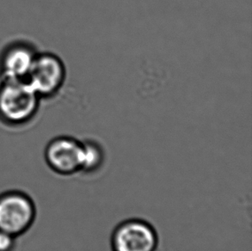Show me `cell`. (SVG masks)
Segmentation results:
<instances>
[{
    "label": "cell",
    "mask_w": 252,
    "mask_h": 251,
    "mask_svg": "<svg viewBox=\"0 0 252 251\" xmlns=\"http://www.w3.org/2000/svg\"><path fill=\"white\" fill-rule=\"evenodd\" d=\"M43 102L26 81H0V124L23 129L37 118Z\"/></svg>",
    "instance_id": "1"
},
{
    "label": "cell",
    "mask_w": 252,
    "mask_h": 251,
    "mask_svg": "<svg viewBox=\"0 0 252 251\" xmlns=\"http://www.w3.org/2000/svg\"><path fill=\"white\" fill-rule=\"evenodd\" d=\"M67 77L65 62L50 51H40L28 75L27 82L42 100H52L62 92Z\"/></svg>",
    "instance_id": "2"
},
{
    "label": "cell",
    "mask_w": 252,
    "mask_h": 251,
    "mask_svg": "<svg viewBox=\"0 0 252 251\" xmlns=\"http://www.w3.org/2000/svg\"><path fill=\"white\" fill-rule=\"evenodd\" d=\"M36 219V207L30 194L21 190L0 193V231L16 238L27 233Z\"/></svg>",
    "instance_id": "3"
},
{
    "label": "cell",
    "mask_w": 252,
    "mask_h": 251,
    "mask_svg": "<svg viewBox=\"0 0 252 251\" xmlns=\"http://www.w3.org/2000/svg\"><path fill=\"white\" fill-rule=\"evenodd\" d=\"M158 245L156 228L140 218L121 221L110 236L111 251H157Z\"/></svg>",
    "instance_id": "4"
},
{
    "label": "cell",
    "mask_w": 252,
    "mask_h": 251,
    "mask_svg": "<svg viewBox=\"0 0 252 251\" xmlns=\"http://www.w3.org/2000/svg\"><path fill=\"white\" fill-rule=\"evenodd\" d=\"M40 51L34 41L26 38L7 41L0 49V81H26Z\"/></svg>",
    "instance_id": "5"
},
{
    "label": "cell",
    "mask_w": 252,
    "mask_h": 251,
    "mask_svg": "<svg viewBox=\"0 0 252 251\" xmlns=\"http://www.w3.org/2000/svg\"><path fill=\"white\" fill-rule=\"evenodd\" d=\"M44 159L48 168L59 176L72 177L81 173L83 141L72 136H56L46 145Z\"/></svg>",
    "instance_id": "6"
},
{
    "label": "cell",
    "mask_w": 252,
    "mask_h": 251,
    "mask_svg": "<svg viewBox=\"0 0 252 251\" xmlns=\"http://www.w3.org/2000/svg\"><path fill=\"white\" fill-rule=\"evenodd\" d=\"M83 141V163L81 173L93 175L102 170L106 162V152L101 143L94 139Z\"/></svg>",
    "instance_id": "7"
},
{
    "label": "cell",
    "mask_w": 252,
    "mask_h": 251,
    "mask_svg": "<svg viewBox=\"0 0 252 251\" xmlns=\"http://www.w3.org/2000/svg\"><path fill=\"white\" fill-rule=\"evenodd\" d=\"M17 238L5 231H0V251H15Z\"/></svg>",
    "instance_id": "8"
}]
</instances>
